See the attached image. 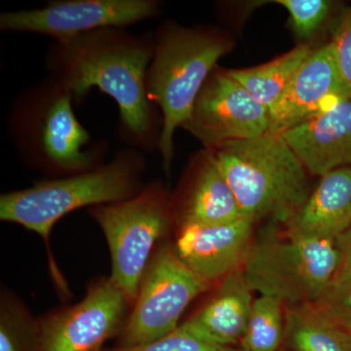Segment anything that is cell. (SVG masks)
Segmentation results:
<instances>
[{
  "instance_id": "obj_1",
  "label": "cell",
  "mask_w": 351,
  "mask_h": 351,
  "mask_svg": "<svg viewBox=\"0 0 351 351\" xmlns=\"http://www.w3.org/2000/svg\"><path fill=\"white\" fill-rule=\"evenodd\" d=\"M154 36L108 27L55 41L46 56L49 77L80 103L94 87L119 108V138L145 154L158 151L162 114L147 98L145 77Z\"/></svg>"
},
{
  "instance_id": "obj_2",
  "label": "cell",
  "mask_w": 351,
  "mask_h": 351,
  "mask_svg": "<svg viewBox=\"0 0 351 351\" xmlns=\"http://www.w3.org/2000/svg\"><path fill=\"white\" fill-rule=\"evenodd\" d=\"M154 43L145 89L162 114L158 152L163 169L170 175L175 132L189 119L201 89L232 43L217 29L182 27L171 21L159 25Z\"/></svg>"
},
{
  "instance_id": "obj_3",
  "label": "cell",
  "mask_w": 351,
  "mask_h": 351,
  "mask_svg": "<svg viewBox=\"0 0 351 351\" xmlns=\"http://www.w3.org/2000/svg\"><path fill=\"white\" fill-rule=\"evenodd\" d=\"M73 95L47 77L14 101L8 129L25 161L53 174L94 169L108 154L105 141H94L73 110Z\"/></svg>"
},
{
  "instance_id": "obj_4",
  "label": "cell",
  "mask_w": 351,
  "mask_h": 351,
  "mask_svg": "<svg viewBox=\"0 0 351 351\" xmlns=\"http://www.w3.org/2000/svg\"><path fill=\"white\" fill-rule=\"evenodd\" d=\"M214 152L244 218L287 225L311 195L307 171L281 134L221 145Z\"/></svg>"
},
{
  "instance_id": "obj_5",
  "label": "cell",
  "mask_w": 351,
  "mask_h": 351,
  "mask_svg": "<svg viewBox=\"0 0 351 351\" xmlns=\"http://www.w3.org/2000/svg\"><path fill=\"white\" fill-rule=\"evenodd\" d=\"M145 152H117L112 161L94 169L43 181L0 196V219L18 223L47 240L55 223L83 207L129 199L141 191Z\"/></svg>"
},
{
  "instance_id": "obj_6",
  "label": "cell",
  "mask_w": 351,
  "mask_h": 351,
  "mask_svg": "<svg viewBox=\"0 0 351 351\" xmlns=\"http://www.w3.org/2000/svg\"><path fill=\"white\" fill-rule=\"evenodd\" d=\"M341 265L336 240L286 232L252 242L242 271L254 292L277 298L288 306L315 304Z\"/></svg>"
},
{
  "instance_id": "obj_7",
  "label": "cell",
  "mask_w": 351,
  "mask_h": 351,
  "mask_svg": "<svg viewBox=\"0 0 351 351\" xmlns=\"http://www.w3.org/2000/svg\"><path fill=\"white\" fill-rule=\"evenodd\" d=\"M112 255L110 281L128 302H136L157 240L170 221V207L159 184H151L129 199L91 207Z\"/></svg>"
},
{
  "instance_id": "obj_8",
  "label": "cell",
  "mask_w": 351,
  "mask_h": 351,
  "mask_svg": "<svg viewBox=\"0 0 351 351\" xmlns=\"http://www.w3.org/2000/svg\"><path fill=\"white\" fill-rule=\"evenodd\" d=\"M211 285L191 271L175 249L163 247L145 270L123 346L145 345L174 332L189 304Z\"/></svg>"
},
{
  "instance_id": "obj_9",
  "label": "cell",
  "mask_w": 351,
  "mask_h": 351,
  "mask_svg": "<svg viewBox=\"0 0 351 351\" xmlns=\"http://www.w3.org/2000/svg\"><path fill=\"white\" fill-rule=\"evenodd\" d=\"M161 10L158 0H57L41 9L1 13L0 29L64 40L108 27H127L156 17Z\"/></svg>"
},
{
  "instance_id": "obj_10",
  "label": "cell",
  "mask_w": 351,
  "mask_h": 351,
  "mask_svg": "<svg viewBox=\"0 0 351 351\" xmlns=\"http://www.w3.org/2000/svg\"><path fill=\"white\" fill-rule=\"evenodd\" d=\"M182 128L197 138L205 149H215L267 133L270 115L228 71L216 66Z\"/></svg>"
},
{
  "instance_id": "obj_11",
  "label": "cell",
  "mask_w": 351,
  "mask_h": 351,
  "mask_svg": "<svg viewBox=\"0 0 351 351\" xmlns=\"http://www.w3.org/2000/svg\"><path fill=\"white\" fill-rule=\"evenodd\" d=\"M127 302L110 279L94 286L82 302L46 321L41 351H98L119 328Z\"/></svg>"
},
{
  "instance_id": "obj_12",
  "label": "cell",
  "mask_w": 351,
  "mask_h": 351,
  "mask_svg": "<svg viewBox=\"0 0 351 351\" xmlns=\"http://www.w3.org/2000/svg\"><path fill=\"white\" fill-rule=\"evenodd\" d=\"M350 99L332 43L313 50L278 103L269 112L272 133L282 134Z\"/></svg>"
},
{
  "instance_id": "obj_13",
  "label": "cell",
  "mask_w": 351,
  "mask_h": 351,
  "mask_svg": "<svg viewBox=\"0 0 351 351\" xmlns=\"http://www.w3.org/2000/svg\"><path fill=\"white\" fill-rule=\"evenodd\" d=\"M255 221L241 218L226 225L182 226L175 251L196 276L212 284L242 269Z\"/></svg>"
},
{
  "instance_id": "obj_14",
  "label": "cell",
  "mask_w": 351,
  "mask_h": 351,
  "mask_svg": "<svg viewBox=\"0 0 351 351\" xmlns=\"http://www.w3.org/2000/svg\"><path fill=\"white\" fill-rule=\"evenodd\" d=\"M307 172L351 167V100L345 99L281 134Z\"/></svg>"
},
{
  "instance_id": "obj_15",
  "label": "cell",
  "mask_w": 351,
  "mask_h": 351,
  "mask_svg": "<svg viewBox=\"0 0 351 351\" xmlns=\"http://www.w3.org/2000/svg\"><path fill=\"white\" fill-rule=\"evenodd\" d=\"M253 293L242 269L237 270L219 281L212 299L179 328L208 343L237 348L250 319Z\"/></svg>"
},
{
  "instance_id": "obj_16",
  "label": "cell",
  "mask_w": 351,
  "mask_h": 351,
  "mask_svg": "<svg viewBox=\"0 0 351 351\" xmlns=\"http://www.w3.org/2000/svg\"><path fill=\"white\" fill-rule=\"evenodd\" d=\"M350 225L351 167H343L321 177L317 188L286 225V232L337 240Z\"/></svg>"
},
{
  "instance_id": "obj_17",
  "label": "cell",
  "mask_w": 351,
  "mask_h": 351,
  "mask_svg": "<svg viewBox=\"0 0 351 351\" xmlns=\"http://www.w3.org/2000/svg\"><path fill=\"white\" fill-rule=\"evenodd\" d=\"M193 174L182 203V226H218L244 218L234 193L210 149L193 160Z\"/></svg>"
},
{
  "instance_id": "obj_18",
  "label": "cell",
  "mask_w": 351,
  "mask_h": 351,
  "mask_svg": "<svg viewBox=\"0 0 351 351\" xmlns=\"http://www.w3.org/2000/svg\"><path fill=\"white\" fill-rule=\"evenodd\" d=\"M311 52L308 45L301 44L269 63L254 68L230 69L228 73L270 112Z\"/></svg>"
},
{
  "instance_id": "obj_19",
  "label": "cell",
  "mask_w": 351,
  "mask_h": 351,
  "mask_svg": "<svg viewBox=\"0 0 351 351\" xmlns=\"http://www.w3.org/2000/svg\"><path fill=\"white\" fill-rule=\"evenodd\" d=\"M285 338L295 351H351L348 332L313 304L287 306Z\"/></svg>"
},
{
  "instance_id": "obj_20",
  "label": "cell",
  "mask_w": 351,
  "mask_h": 351,
  "mask_svg": "<svg viewBox=\"0 0 351 351\" xmlns=\"http://www.w3.org/2000/svg\"><path fill=\"white\" fill-rule=\"evenodd\" d=\"M284 302L261 295L252 306L250 319L240 348L244 351H277L285 338Z\"/></svg>"
},
{
  "instance_id": "obj_21",
  "label": "cell",
  "mask_w": 351,
  "mask_h": 351,
  "mask_svg": "<svg viewBox=\"0 0 351 351\" xmlns=\"http://www.w3.org/2000/svg\"><path fill=\"white\" fill-rule=\"evenodd\" d=\"M341 329L351 335V270H339L313 304Z\"/></svg>"
},
{
  "instance_id": "obj_22",
  "label": "cell",
  "mask_w": 351,
  "mask_h": 351,
  "mask_svg": "<svg viewBox=\"0 0 351 351\" xmlns=\"http://www.w3.org/2000/svg\"><path fill=\"white\" fill-rule=\"evenodd\" d=\"M290 15L295 34L300 38L313 36L324 24L332 6L327 0H278Z\"/></svg>"
},
{
  "instance_id": "obj_23",
  "label": "cell",
  "mask_w": 351,
  "mask_h": 351,
  "mask_svg": "<svg viewBox=\"0 0 351 351\" xmlns=\"http://www.w3.org/2000/svg\"><path fill=\"white\" fill-rule=\"evenodd\" d=\"M110 351H244L241 348L221 346L196 338L179 327L163 338L135 346H122Z\"/></svg>"
},
{
  "instance_id": "obj_24",
  "label": "cell",
  "mask_w": 351,
  "mask_h": 351,
  "mask_svg": "<svg viewBox=\"0 0 351 351\" xmlns=\"http://www.w3.org/2000/svg\"><path fill=\"white\" fill-rule=\"evenodd\" d=\"M341 80L348 97L351 91V7L343 14L331 41Z\"/></svg>"
},
{
  "instance_id": "obj_25",
  "label": "cell",
  "mask_w": 351,
  "mask_h": 351,
  "mask_svg": "<svg viewBox=\"0 0 351 351\" xmlns=\"http://www.w3.org/2000/svg\"><path fill=\"white\" fill-rule=\"evenodd\" d=\"M14 314L2 311L0 326V351H20L17 319Z\"/></svg>"
},
{
  "instance_id": "obj_26",
  "label": "cell",
  "mask_w": 351,
  "mask_h": 351,
  "mask_svg": "<svg viewBox=\"0 0 351 351\" xmlns=\"http://www.w3.org/2000/svg\"><path fill=\"white\" fill-rule=\"evenodd\" d=\"M336 242L341 255L339 270H351V225Z\"/></svg>"
},
{
  "instance_id": "obj_27",
  "label": "cell",
  "mask_w": 351,
  "mask_h": 351,
  "mask_svg": "<svg viewBox=\"0 0 351 351\" xmlns=\"http://www.w3.org/2000/svg\"><path fill=\"white\" fill-rule=\"evenodd\" d=\"M348 339H350V350H351V335H348Z\"/></svg>"
},
{
  "instance_id": "obj_28",
  "label": "cell",
  "mask_w": 351,
  "mask_h": 351,
  "mask_svg": "<svg viewBox=\"0 0 351 351\" xmlns=\"http://www.w3.org/2000/svg\"><path fill=\"white\" fill-rule=\"evenodd\" d=\"M350 100H351V91H350Z\"/></svg>"
}]
</instances>
